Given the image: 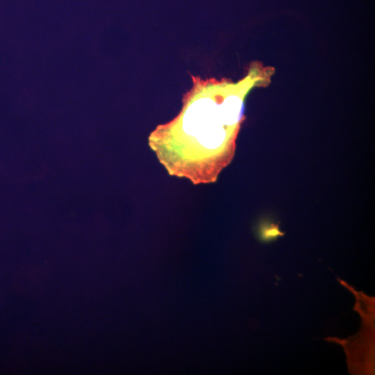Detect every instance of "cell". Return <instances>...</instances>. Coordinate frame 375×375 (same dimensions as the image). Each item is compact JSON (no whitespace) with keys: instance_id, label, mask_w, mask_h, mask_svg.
Segmentation results:
<instances>
[{"instance_id":"obj_1","label":"cell","mask_w":375,"mask_h":375,"mask_svg":"<svg viewBox=\"0 0 375 375\" xmlns=\"http://www.w3.org/2000/svg\"><path fill=\"white\" fill-rule=\"evenodd\" d=\"M272 72L254 64L237 83L192 76L181 112L158 126L149 139L169 174L195 184L215 181L233 158L246 95L269 82Z\"/></svg>"}]
</instances>
